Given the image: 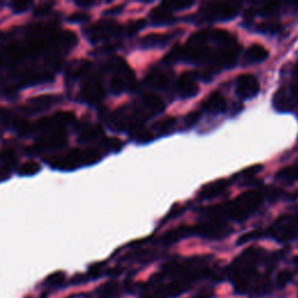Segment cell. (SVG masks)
Segmentation results:
<instances>
[{
    "label": "cell",
    "instance_id": "10",
    "mask_svg": "<svg viewBox=\"0 0 298 298\" xmlns=\"http://www.w3.org/2000/svg\"><path fill=\"white\" fill-rule=\"evenodd\" d=\"M269 52L261 44H252L246 52V63L254 64L266 61Z\"/></svg>",
    "mask_w": 298,
    "mask_h": 298
},
{
    "label": "cell",
    "instance_id": "12",
    "mask_svg": "<svg viewBox=\"0 0 298 298\" xmlns=\"http://www.w3.org/2000/svg\"><path fill=\"white\" fill-rule=\"evenodd\" d=\"M144 105L150 111V113H160L165 110V103L154 93H145L142 97Z\"/></svg>",
    "mask_w": 298,
    "mask_h": 298
},
{
    "label": "cell",
    "instance_id": "1",
    "mask_svg": "<svg viewBox=\"0 0 298 298\" xmlns=\"http://www.w3.org/2000/svg\"><path fill=\"white\" fill-rule=\"evenodd\" d=\"M262 195L259 191H248L242 193L235 201L229 203L228 206L225 208V212L232 219L245 220L249 214H252L254 211L261 205Z\"/></svg>",
    "mask_w": 298,
    "mask_h": 298
},
{
    "label": "cell",
    "instance_id": "8",
    "mask_svg": "<svg viewBox=\"0 0 298 298\" xmlns=\"http://www.w3.org/2000/svg\"><path fill=\"white\" fill-rule=\"evenodd\" d=\"M176 89L182 98H190L197 94L198 85L190 74H184L178 78Z\"/></svg>",
    "mask_w": 298,
    "mask_h": 298
},
{
    "label": "cell",
    "instance_id": "3",
    "mask_svg": "<svg viewBox=\"0 0 298 298\" xmlns=\"http://www.w3.org/2000/svg\"><path fill=\"white\" fill-rule=\"evenodd\" d=\"M111 65L113 69V76L110 83L111 91L119 94L126 90H130L134 86V74L126 62L121 58H115Z\"/></svg>",
    "mask_w": 298,
    "mask_h": 298
},
{
    "label": "cell",
    "instance_id": "6",
    "mask_svg": "<svg viewBox=\"0 0 298 298\" xmlns=\"http://www.w3.org/2000/svg\"><path fill=\"white\" fill-rule=\"evenodd\" d=\"M202 109L208 113H212V114H218V113L226 111L227 103H226L225 97L220 92L214 91L204 100V103L202 104Z\"/></svg>",
    "mask_w": 298,
    "mask_h": 298
},
{
    "label": "cell",
    "instance_id": "11",
    "mask_svg": "<svg viewBox=\"0 0 298 298\" xmlns=\"http://www.w3.org/2000/svg\"><path fill=\"white\" fill-rule=\"evenodd\" d=\"M228 187V182L226 180H220L217 182H213V183L208 184L203 189V191L201 192V196L203 198H212L219 196L220 193H223L226 189Z\"/></svg>",
    "mask_w": 298,
    "mask_h": 298
},
{
    "label": "cell",
    "instance_id": "17",
    "mask_svg": "<svg viewBox=\"0 0 298 298\" xmlns=\"http://www.w3.org/2000/svg\"><path fill=\"white\" fill-rule=\"evenodd\" d=\"M175 125V119L171 117H167L165 119H161V120L155 123L154 130L155 132H159L160 134L170 132Z\"/></svg>",
    "mask_w": 298,
    "mask_h": 298
},
{
    "label": "cell",
    "instance_id": "20",
    "mask_svg": "<svg viewBox=\"0 0 298 298\" xmlns=\"http://www.w3.org/2000/svg\"><path fill=\"white\" fill-rule=\"evenodd\" d=\"M261 16L263 17H274L277 16L279 12V5L277 2H267V4H262L259 8Z\"/></svg>",
    "mask_w": 298,
    "mask_h": 298
},
{
    "label": "cell",
    "instance_id": "7",
    "mask_svg": "<svg viewBox=\"0 0 298 298\" xmlns=\"http://www.w3.org/2000/svg\"><path fill=\"white\" fill-rule=\"evenodd\" d=\"M83 99L86 101H98L104 97V89L98 78H89L85 80L82 91Z\"/></svg>",
    "mask_w": 298,
    "mask_h": 298
},
{
    "label": "cell",
    "instance_id": "23",
    "mask_svg": "<svg viewBox=\"0 0 298 298\" xmlns=\"http://www.w3.org/2000/svg\"><path fill=\"white\" fill-rule=\"evenodd\" d=\"M199 118H201V113H199V112H196V111L190 112L189 114H187L186 117V120H184V123H186L187 127H191L195 124L198 123Z\"/></svg>",
    "mask_w": 298,
    "mask_h": 298
},
{
    "label": "cell",
    "instance_id": "2",
    "mask_svg": "<svg viewBox=\"0 0 298 298\" xmlns=\"http://www.w3.org/2000/svg\"><path fill=\"white\" fill-rule=\"evenodd\" d=\"M100 154L94 149H73L68 151L63 156L57 157L54 160L52 166L54 168L62 169V170H71V169L78 168L79 166L93 165L99 161Z\"/></svg>",
    "mask_w": 298,
    "mask_h": 298
},
{
    "label": "cell",
    "instance_id": "19",
    "mask_svg": "<svg viewBox=\"0 0 298 298\" xmlns=\"http://www.w3.org/2000/svg\"><path fill=\"white\" fill-rule=\"evenodd\" d=\"M101 134H103V130H101L99 126H92L83 130L80 140H82V141H92V140L99 138Z\"/></svg>",
    "mask_w": 298,
    "mask_h": 298
},
{
    "label": "cell",
    "instance_id": "4",
    "mask_svg": "<svg viewBox=\"0 0 298 298\" xmlns=\"http://www.w3.org/2000/svg\"><path fill=\"white\" fill-rule=\"evenodd\" d=\"M205 20H229L238 13V5L232 2H210L201 10Z\"/></svg>",
    "mask_w": 298,
    "mask_h": 298
},
{
    "label": "cell",
    "instance_id": "18",
    "mask_svg": "<svg viewBox=\"0 0 298 298\" xmlns=\"http://www.w3.org/2000/svg\"><path fill=\"white\" fill-rule=\"evenodd\" d=\"M170 35H148L145 37L144 46L146 47H153V46H161V44H166L170 40Z\"/></svg>",
    "mask_w": 298,
    "mask_h": 298
},
{
    "label": "cell",
    "instance_id": "5",
    "mask_svg": "<svg viewBox=\"0 0 298 298\" xmlns=\"http://www.w3.org/2000/svg\"><path fill=\"white\" fill-rule=\"evenodd\" d=\"M237 94L242 99H250L260 91V83L256 77L250 74H242L237 78Z\"/></svg>",
    "mask_w": 298,
    "mask_h": 298
},
{
    "label": "cell",
    "instance_id": "16",
    "mask_svg": "<svg viewBox=\"0 0 298 298\" xmlns=\"http://www.w3.org/2000/svg\"><path fill=\"white\" fill-rule=\"evenodd\" d=\"M40 170L41 167L37 162H35V161H28V162L23 163V165L20 167L19 170H18V174L20 176H33L37 174Z\"/></svg>",
    "mask_w": 298,
    "mask_h": 298
},
{
    "label": "cell",
    "instance_id": "13",
    "mask_svg": "<svg viewBox=\"0 0 298 298\" xmlns=\"http://www.w3.org/2000/svg\"><path fill=\"white\" fill-rule=\"evenodd\" d=\"M147 82L149 85L154 86L156 89H163L169 84V77L168 74H166L162 71H155L148 74Z\"/></svg>",
    "mask_w": 298,
    "mask_h": 298
},
{
    "label": "cell",
    "instance_id": "21",
    "mask_svg": "<svg viewBox=\"0 0 298 298\" xmlns=\"http://www.w3.org/2000/svg\"><path fill=\"white\" fill-rule=\"evenodd\" d=\"M31 6V1H16L11 4L12 10L16 12V13H23V12H26Z\"/></svg>",
    "mask_w": 298,
    "mask_h": 298
},
{
    "label": "cell",
    "instance_id": "9",
    "mask_svg": "<svg viewBox=\"0 0 298 298\" xmlns=\"http://www.w3.org/2000/svg\"><path fill=\"white\" fill-rule=\"evenodd\" d=\"M199 233L203 237L208 238V239H216V238H220L225 233V223L223 220H219L214 218L210 222L202 224L199 226Z\"/></svg>",
    "mask_w": 298,
    "mask_h": 298
},
{
    "label": "cell",
    "instance_id": "14",
    "mask_svg": "<svg viewBox=\"0 0 298 298\" xmlns=\"http://www.w3.org/2000/svg\"><path fill=\"white\" fill-rule=\"evenodd\" d=\"M171 10L167 4H162L151 12V18L155 22L165 23L171 18Z\"/></svg>",
    "mask_w": 298,
    "mask_h": 298
},
{
    "label": "cell",
    "instance_id": "15",
    "mask_svg": "<svg viewBox=\"0 0 298 298\" xmlns=\"http://www.w3.org/2000/svg\"><path fill=\"white\" fill-rule=\"evenodd\" d=\"M277 178L289 182L298 181V165L285 167L277 172Z\"/></svg>",
    "mask_w": 298,
    "mask_h": 298
},
{
    "label": "cell",
    "instance_id": "25",
    "mask_svg": "<svg viewBox=\"0 0 298 298\" xmlns=\"http://www.w3.org/2000/svg\"><path fill=\"white\" fill-rule=\"evenodd\" d=\"M70 19H71V21L82 22V21H85V20H88L89 16L84 13H76V14H74V16H71Z\"/></svg>",
    "mask_w": 298,
    "mask_h": 298
},
{
    "label": "cell",
    "instance_id": "24",
    "mask_svg": "<svg viewBox=\"0 0 298 298\" xmlns=\"http://www.w3.org/2000/svg\"><path fill=\"white\" fill-rule=\"evenodd\" d=\"M53 4H43L41 6H38V7L37 8V11H35V14L38 17H42V16H46L47 13L50 11V7H52Z\"/></svg>",
    "mask_w": 298,
    "mask_h": 298
},
{
    "label": "cell",
    "instance_id": "22",
    "mask_svg": "<svg viewBox=\"0 0 298 298\" xmlns=\"http://www.w3.org/2000/svg\"><path fill=\"white\" fill-rule=\"evenodd\" d=\"M10 121H11V113L6 109L0 107V128L8 126Z\"/></svg>",
    "mask_w": 298,
    "mask_h": 298
}]
</instances>
